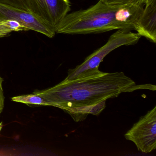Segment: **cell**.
I'll return each mask as SVG.
<instances>
[{
    "label": "cell",
    "instance_id": "obj_1",
    "mask_svg": "<svg viewBox=\"0 0 156 156\" xmlns=\"http://www.w3.org/2000/svg\"><path fill=\"white\" fill-rule=\"evenodd\" d=\"M136 83L123 72L97 73L71 80L34 94L42 98L49 106L64 111L77 107L95 105L121 93L136 90Z\"/></svg>",
    "mask_w": 156,
    "mask_h": 156
},
{
    "label": "cell",
    "instance_id": "obj_2",
    "mask_svg": "<svg viewBox=\"0 0 156 156\" xmlns=\"http://www.w3.org/2000/svg\"><path fill=\"white\" fill-rule=\"evenodd\" d=\"M144 6L129 5L115 7L98 1L86 9L68 13L56 26L55 33L86 34L113 30H134Z\"/></svg>",
    "mask_w": 156,
    "mask_h": 156
},
{
    "label": "cell",
    "instance_id": "obj_3",
    "mask_svg": "<svg viewBox=\"0 0 156 156\" xmlns=\"http://www.w3.org/2000/svg\"><path fill=\"white\" fill-rule=\"evenodd\" d=\"M140 37L137 33L118 30L110 36L105 45L87 56L82 64L73 69H69L65 80H73L98 73L100 63L108 54L120 46L136 44Z\"/></svg>",
    "mask_w": 156,
    "mask_h": 156
},
{
    "label": "cell",
    "instance_id": "obj_4",
    "mask_svg": "<svg viewBox=\"0 0 156 156\" xmlns=\"http://www.w3.org/2000/svg\"><path fill=\"white\" fill-rule=\"evenodd\" d=\"M124 136L143 153H150L156 149V106L141 117Z\"/></svg>",
    "mask_w": 156,
    "mask_h": 156
},
{
    "label": "cell",
    "instance_id": "obj_5",
    "mask_svg": "<svg viewBox=\"0 0 156 156\" xmlns=\"http://www.w3.org/2000/svg\"><path fill=\"white\" fill-rule=\"evenodd\" d=\"M30 12L55 29L71 11L69 0H29Z\"/></svg>",
    "mask_w": 156,
    "mask_h": 156
},
{
    "label": "cell",
    "instance_id": "obj_6",
    "mask_svg": "<svg viewBox=\"0 0 156 156\" xmlns=\"http://www.w3.org/2000/svg\"><path fill=\"white\" fill-rule=\"evenodd\" d=\"M5 20L17 21L28 30L34 31L49 38H53L56 34L54 28L45 24L31 12L0 3V21Z\"/></svg>",
    "mask_w": 156,
    "mask_h": 156
},
{
    "label": "cell",
    "instance_id": "obj_7",
    "mask_svg": "<svg viewBox=\"0 0 156 156\" xmlns=\"http://www.w3.org/2000/svg\"><path fill=\"white\" fill-rule=\"evenodd\" d=\"M134 30L141 37L156 42V1L145 5L142 13L135 25Z\"/></svg>",
    "mask_w": 156,
    "mask_h": 156
},
{
    "label": "cell",
    "instance_id": "obj_8",
    "mask_svg": "<svg viewBox=\"0 0 156 156\" xmlns=\"http://www.w3.org/2000/svg\"><path fill=\"white\" fill-rule=\"evenodd\" d=\"M105 107L106 100H104L95 105L69 108L65 112L69 114L76 122H80L85 120L89 114L98 115Z\"/></svg>",
    "mask_w": 156,
    "mask_h": 156
},
{
    "label": "cell",
    "instance_id": "obj_9",
    "mask_svg": "<svg viewBox=\"0 0 156 156\" xmlns=\"http://www.w3.org/2000/svg\"><path fill=\"white\" fill-rule=\"evenodd\" d=\"M12 100L14 102L24 103L27 105L49 106L42 98L34 94L14 97Z\"/></svg>",
    "mask_w": 156,
    "mask_h": 156
},
{
    "label": "cell",
    "instance_id": "obj_10",
    "mask_svg": "<svg viewBox=\"0 0 156 156\" xmlns=\"http://www.w3.org/2000/svg\"><path fill=\"white\" fill-rule=\"evenodd\" d=\"M111 6L118 7L125 5H145L146 0H99Z\"/></svg>",
    "mask_w": 156,
    "mask_h": 156
},
{
    "label": "cell",
    "instance_id": "obj_11",
    "mask_svg": "<svg viewBox=\"0 0 156 156\" xmlns=\"http://www.w3.org/2000/svg\"><path fill=\"white\" fill-rule=\"evenodd\" d=\"M0 3L30 12L29 0H0Z\"/></svg>",
    "mask_w": 156,
    "mask_h": 156
},
{
    "label": "cell",
    "instance_id": "obj_12",
    "mask_svg": "<svg viewBox=\"0 0 156 156\" xmlns=\"http://www.w3.org/2000/svg\"><path fill=\"white\" fill-rule=\"evenodd\" d=\"M12 32L6 21H0V37H3Z\"/></svg>",
    "mask_w": 156,
    "mask_h": 156
},
{
    "label": "cell",
    "instance_id": "obj_13",
    "mask_svg": "<svg viewBox=\"0 0 156 156\" xmlns=\"http://www.w3.org/2000/svg\"><path fill=\"white\" fill-rule=\"evenodd\" d=\"M2 82L3 79L0 76V114L2 112L4 106V96L2 87Z\"/></svg>",
    "mask_w": 156,
    "mask_h": 156
},
{
    "label": "cell",
    "instance_id": "obj_14",
    "mask_svg": "<svg viewBox=\"0 0 156 156\" xmlns=\"http://www.w3.org/2000/svg\"><path fill=\"white\" fill-rule=\"evenodd\" d=\"M156 1V0H146V3L145 5H147V4H150V3H152L153 2Z\"/></svg>",
    "mask_w": 156,
    "mask_h": 156
},
{
    "label": "cell",
    "instance_id": "obj_15",
    "mask_svg": "<svg viewBox=\"0 0 156 156\" xmlns=\"http://www.w3.org/2000/svg\"><path fill=\"white\" fill-rule=\"evenodd\" d=\"M2 126H3V125H2V122H1V123H0V131H1Z\"/></svg>",
    "mask_w": 156,
    "mask_h": 156
}]
</instances>
